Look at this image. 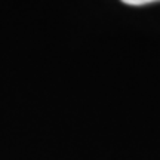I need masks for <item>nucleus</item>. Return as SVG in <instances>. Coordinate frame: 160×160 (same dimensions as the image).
<instances>
[{
    "instance_id": "obj_1",
    "label": "nucleus",
    "mask_w": 160,
    "mask_h": 160,
    "mask_svg": "<svg viewBox=\"0 0 160 160\" xmlns=\"http://www.w3.org/2000/svg\"><path fill=\"white\" fill-rule=\"evenodd\" d=\"M123 3L131 6H142V5H148V3H153V2H160V0H122Z\"/></svg>"
}]
</instances>
